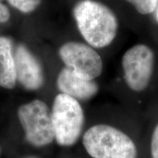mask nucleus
<instances>
[{"mask_svg":"<svg viewBox=\"0 0 158 158\" xmlns=\"http://www.w3.org/2000/svg\"><path fill=\"white\" fill-rule=\"evenodd\" d=\"M73 15L85 40L95 48L108 46L116 36L118 20L107 6L94 0H82L73 8Z\"/></svg>","mask_w":158,"mask_h":158,"instance_id":"nucleus-1","label":"nucleus"},{"mask_svg":"<svg viewBox=\"0 0 158 158\" xmlns=\"http://www.w3.org/2000/svg\"><path fill=\"white\" fill-rule=\"evenodd\" d=\"M83 144L93 158H137L138 149L131 138L108 124H96L83 136Z\"/></svg>","mask_w":158,"mask_h":158,"instance_id":"nucleus-2","label":"nucleus"},{"mask_svg":"<svg viewBox=\"0 0 158 158\" xmlns=\"http://www.w3.org/2000/svg\"><path fill=\"white\" fill-rule=\"evenodd\" d=\"M54 139L62 147H71L78 141L84 122V111L76 99L60 93L54 99L52 111Z\"/></svg>","mask_w":158,"mask_h":158,"instance_id":"nucleus-3","label":"nucleus"},{"mask_svg":"<svg viewBox=\"0 0 158 158\" xmlns=\"http://www.w3.org/2000/svg\"><path fill=\"white\" fill-rule=\"evenodd\" d=\"M20 123L27 141L35 147L48 145L54 140L51 112L44 102L35 100L18 110Z\"/></svg>","mask_w":158,"mask_h":158,"instance_id":"nucleus-4","label":"nucleus"},{"mask_svg":"<svg viewBox=\"0 0 158 158\" xmlns=\"http://www.w3.org/2000/svg\"><path fill=\"white\" fill-rule=\"evenodd\" d=\"M155 56L147 45L138 44L126 51L122 64L127 86L132 90L141 92L149 85L153 73Z\"/></svg>","mask_w":158,"mask_h":158,"instance_id":"nucleus-5","label":"nucleus"},{"mask_svg":"<svg viewBox=\"0 0 158 158\" xmlns=\"http://www.w3.org/2000/svg\"><path fill=\"white\" fill-rule=\"evenodd\" d=\"M59 54L66 65L80 78L93 81L102 73L101 57L89 45L68 42L59 48Z\"/></svg>","mask_w":158,"mask_h":158,"instance_id":"nucleus-6","label":"nucleus"},{"mask_svg":"<svg viewBox=\"0 0 158 158\" xmlns=\"http://www.w3.org/2000/svg\"><path fill=\"white\" fill-rule=\"evenodd\" d=\"M16 78L28 90H37L43 84V74L37 59L24 45H19L15 52Z\"/></svg>","mask_w":158,"mask_h":158,"instance_id":"nucleus-7","label":"nucleus"},{"mask_svg":"<svg viewBox=\"0 0 158 158\" xmlns=\"http://www.w3.org/2000/svg\"><path fill=\"white\" fill-rule=\"evenodd\" d=\"M57 87L62 94L77 100L92 98L98 92V85L94 81H89L77 76L72 70L64 68L57 78Z\"/></svg>","mask_w":158,"mask_h":158,"instance_id":"nucleus-8","label":"nucleus"},{"mask_svg":"<svg viewBox=\"0 0 158 158\" xmlns=\"http://www.w3.org/2000/svg\"><path fill=\"white\" fill-rule=\"evenodd\" d=\"M15 56L13 54L10 40L0 37V86L13 89L16 82Z\"/></svg>","mask_w":158,"mask_h":158,"instance_id":"nucleus-9","label":"nucleus"},{"mask_svg":"<svg viewBox=\"0 0 158 158\" xmlns=\"http://www.w3.org/2000/svg\"><path fill=\"white\" fill-rule=\"evenodd\" d=\"M131 4L138 13L143 15L152 13L157 8L158 0H125Z\"/></svg>","mask_w":158,"mask_h":158,"instance_id":"nucleus-10","label":"nucleus"},{"mask_svg":"<svg viewBox=\"0 0 158 158\" xmlns=\"http://www.w3.org/2000/svg\"><path fill=\"white\" fill-rule=\"evenodd\" d=\"M15 8L23 13H30L35 10L40 4V0H7Z\"/></svg>","mask_w":158,"mask_h":158,"instance_id":"nucleus-11","label":"nucleus"},{"mask_svg":"<svg viewBox=\"0 0 158 158\" xmlns=\"http://www.w3.org/2000/svg\"><path fill=\"white\" fill-rule=\"evenodd\" d=\"M152 158H158V124L154 130L150 143Z\"/></svg>","mask_w":158,"mask_h":158,"instance_id":"nucleus-12","label":"nucleus"},{"mask_svg":"<svg viewBox=\"0 0 158 158\" xmlns=\"http://www.w3.org/2000/svg\"><path fill=\"white\" fill-rule=\"evenodd\" d=\"M10 16V14L9 10L5 5L0 2V23H4L8 21Z\"/></svg>","mask_w":158,"mask_h":158,"instance_id":"nucleus-13","label":"nucleus"},{"mask_svg":"<svg viewBox=\"0 0 158 158\" xmlns=\"http://www.w3.org/2000/svg\"><path fill=\"white\" fill-rule=\"evenodd\" d=\"M156 19H157V21H158V8L157 10V12H156Z\"/></svg>","mask_w":158,"mask_h":158,"instance_id":"nucleus-14","label":"nucleus"},{"mask_svg":"<svg viewBox=\"0 0 158 158\" xmlns=\"http://www.w3.org/2000/svg\"><path fill=\"white\" fill-rule=\"evenodd\" d=\"M27 158H36V157H27Z\"/></svg>","mask_w":158,"mask_h":158,"instance_id":"nucleus-15","label":"nucleus"}]
</instances>
